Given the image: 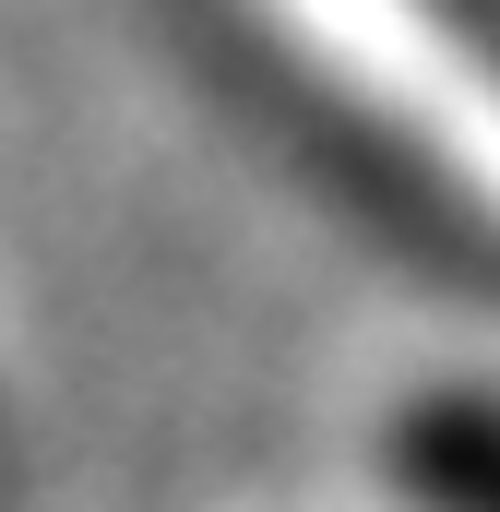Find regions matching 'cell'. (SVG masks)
<instances>
[{"label":"cell","mask_w":500,"mask_h":512,"mask_svg":"<svg viewBox=\"0 0 500 512\" xmlns=\"http://www.w3.org/2000/svg\"><path fill=\"white\" fill-rule=\"evenodd\" d=\"M250 84V108H262V131L274 143H298L310 155V179L346 203V215H370L393 251H417L429 274H465V286H489L500 298V215L477 203V191H453L417 143L393 120H370V108H346L334 84H310V72H286L274 48L239 72Z\"/></svg>","instance_id":"cell-1"},{"label":"cell","mask_w":500,"mask_h":512,"mask_svg":"<svg viewBox=\"0 0 500 512\" xmlns=\"http://www.w3.org/2000/svg\"><path fill=\"white\" fill-rule=\"evenodd\" d=\"M393 477L429 512H500V405L489 393H417L393 429Z\"/></svg>","instance_id":"cell-2"},{"label":"cell","mask_w":500,"mask_h":512,"mask_svg":"<svg viewBox=\"0 0 500 512\" xmlns=\"http://www.w3.org/2000/svg\"><path fill=\"white\" fill-rule=\"evenodd\" d=\"M429 12H441V24H453L465 48H477V72L500 84V0H429Z\"/></svg>","instance_id":"cell-3"}]
</instances>
